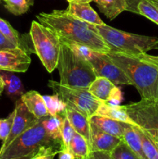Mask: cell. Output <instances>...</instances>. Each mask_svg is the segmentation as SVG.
<instances>
[{"label":"cell","mask_w":158,"mask_h":159,"mask_svg":"<svg viewBox=\"0 0 158 159\" xmlns=\"http://www.w3.org/2000/svg\"><path fill=\"white\" fill-rule=\"evenodd\" d=\"M37 18L39 23L54 31L60 41L79 43L96 52L108 53L111 51L99 34L95 25L73 16L66 9L40 12Z\"/></svg>","instance_id":"6da1fadb"},{"label":"cell","mask_w":158,"mask_h":159,"mask_svg":"<svg viewBox=\"0 0 158 159\" xmlns=\"http://www.w3.org/2000/svg\"><path fill=\"white\" fill-rule=\"evenodd\" d=\"M133 82L143 99H156L158 83V56L110 51L106 53Z\"/></svg>","instance_id":"7a4b0ae2"},{"label":"cell","mask_w":158,"mask_h":159,"mask_svg":"<svg viewBox=\"0 0 158 159\" xmlns=\"http://www.w3.org/2000/svg\"><path fill=\"white\" fill-rule=\"evenodd\" d=\"M57 68L59 82L67 86L88 88L97 78L90 62L62 42Z\"/></svg>","instance_id":"3957f363"},{"label":"cell","mask_w":158,"mask_h":159,"mask_svg":"<svg viewBox=\"0 0 158 159\" xmlns=\"http://www.w3.org/2000/svg\"><path fill=\"white\" fill-rule=\"evenodd\" d=\"M111 51L129 54H143L158 50V37L131 34L108 26H95Z\"/></svg>","instance_id":"277c9868"},{"label":"cell","mask_w":158,"mask_h":159,"mask_svg":"<svg viewBox=\"0 0 158 159\" xmlns=\"http://www.w3.org/2000/svg\"><path fill=\"white\" fill-rule=\"evenodd\" d=\"M44 118V117H43ZM15 138L6 148L0 152V159H13L36 153L41 148L55 146L62 148V144L51 139L46 134L43 120Z\"/></svg>","instance_id":"5b68a950"},{"label":"cell","mask_w":158,"mask_h":159,"mask_svg":"<svg viewBox=\"0 0 158 159\" xmlns=\"http://www.w3.org/2000/svg\"><path fill=\"white\" fill-rule=\"evenodd\" d=\"M29 37L33 45L34 52L37 54L46 71L53 72L58 63L60 42L58 36L53 30L39 22L33 21Z\"/></svg>","instance_id":"8992f818"},{"label":"cell","mask_w":158,"mask_h":159,"mask_svg":"<svg viewBox=\"0 0 158 159\" xmlns=\"http://www.w3.org/2000/svg\"><path fill=\"white\" fill-rule=\"evenodd\" d=\"M48 87L58 95L67 106L82 113L88 120L96 114L98 108L102 101L96 99L88 91V88H76L62 85L59 82L50 80Z\"/></svg>","instance_id":"52a82bcc"},{"label":"cell","mask_w":158,"mask_h":159,"mask_svg":"<svg viewBox=\"0 0 158 159\" xmlns=\"http://www.w3.org/2000/svg\"><path fill=\"white\" fill-rule=\"evenodd\" d=\"M135 126L158 142V100L143 99L124 106Z\"/></svg>","instance_id":"ba28073f"},{"label":"cell","mask_w":158,"mask_h":159,"mask_svg":"<svg viewBox=\"0 0 158 159\" xmlns=\"http://www.w3.org/2000/svg\"><path fill=\"white\" fill-rule=\"evenodd\" d=\"M85 57L90 62L97 77L106 78L116 85H133V82L106 53L96 52L90 49Z\"/></svg>","instance_id":"9c48e42d"},{"label":"cell","mask_w":158,"mask_h":159,"mask_svg":"<svg viewBox=\"0 0 158 159\" xmlns=\"http://www.w3.org/2000/svg\"><path fill=\"white\" fill-rule=\"evenodd\" d=\"M15 112L12 130L6 141H3L1 148H0V152L4 150L19 135L21 134L27 129L30 128L40 120V119H37L28 110L21 99H19L16 101Z\"/></svg>","instance_id":"30bf717a"},{"label":"cell","mask_w":158,"mask_h":159,"mask_svg":"<svg viewBox=\"0 0 158 159\" xmlns=\"http://www.w3.org/2000/svg\"><path fill=\"white\" fill-rule=\"evenodd\" d=\"M31 63L27 51L15 48L0 51V70L9 72H26Z\"/></svg>","instance_id":"8fae6325"},{"label":"cell","mask_w":158,"mask_h":159,"mask_svg":"<svg viewBox=\"0 0 158 159\" xmlns=\"http://www.w3.org/2000/svg\"><path fill=\"white\" fill-rule=\"evenodd\" d=\"M90 137H91V143H90L91 152H111L122 141V138L105 133L91 123H90Z\"/></svg>","instance_id":"7c38bea8"},{"label":"cell","mask_w":158,"mask_h":159,"mask_svg":"<svg viewBox=\"0 0 158 159\" xmlns=\"http://www.w3.org/2000/svg\"><path fill=\"white\" fill-rule=\"evenodd\" d=\"M67 12L73 16L95 26L105 24L89 3H69Z\"/></svg>","instance_id":"4fadbf2b"},{"label":"cell","mask_w":158,"mask_h":159,"mask_svg":"<svg viewBox=\"0 0 158 159\" xmlns=\"http://www.w3.org/2000/svg\"><path fill=\"white\" fill-rule=\"evenodd\" d=\"M89 122L105 133L122 139L125 127L129 124L97 114L93 115L89 119Z\"/></svg>","instance_id":"5bb4252c"},{"label":"cell","mask_w":158,"mask_h":159,"mask_svg":"<svg viewBox=\"0 0 158 159\" xmlns=\"http://www.w3.org/2000/svg\"><path fill=\"white\" fill-rule=\"evenodd\" d=\"M29 112L37 119H42L49 116L43 97L36 91L25 93L20 97Z\"/></svg>","instance_id":"9a60e30c"},{"label":"cell","mask_w":158,"mask_h":159,"mask_svg":"<svg viewBox=\"0 0 158 159\" xmlns=\"http://www.w3.org/2000/svg\"><path fill=\"white\" fill-rule=\"evenodd\" d=\"M64 114L74 130L86 139L90 147L91 137H90L89 120L82 113H79L78 111L69 106H66Z\"/></svg>","instance_id":"2e32d148"},{"label":"cell","mask_w":158,"mask_h":159,"mask_svg":"<svg viewBox=\"0 0 158 159\" xmlns=\"http://www.w3.org/2000/svg\"><path fill=\"white\" fill-rule=\"evenodd\" d=\"M96 114L135 126L133 121L127 114L124 106H112L108 102H103L98 108Z\"/></svg>","instance_id":"e0dca14e"},{"label":"cell","mask_w":158,"mask_h":159,"mask_svg":"<svg viewBox=\"0 0 158 159\" xmlns=\"http://www.w3.org/2000/svg\"><path fill=\"white\" fill-rule=\"evenodd\" d=\"M115 86L116 85L106 78L97 77L88 87V91L96 99L107 102Z\"/></svg>","instance_id":"ac0fdd59"},{"label":"cell","mask_w":158,"mask_h":159,"mask_svg":"<svg viewBox=\"0 0 158 159\" xmlns=\"http://www.w3.org/2000/svg\"><path fill=\"white\" fill-rule=\"evenodd\" d=\"M99 10L110 20L126 11L125 0H94Z\"/></svg>","instance_id":"d6986e66"},{"label":"cell","mask_w":158,"mask_h":159,"mask_svg":"<svg viewBox=\"0 0 158 159\" xmlns=\"http://www.w3.org/2000/svg\"><path fill=\"white\" fill-rule=\"evenodd\" d=\"M122 140L137 155L139 159H147L143 149L142 141L136 126L127 124L124 130Z\"/></svg>","instance_id":"ffe728a7"},{"label":"cell","mask_w":158,"mask_h":159,"mask_svg":"<svg viewBox=\"0 0 158 159\" xmlns=\"http://www.w3.org/2000/svg\"><path fill=\"white\" fill-rule=\"evenodd\" d=\"M64 113L57 114L55 116H46L43 120V124L46 134L50 138L56 142L62 144L61 141V128L63 125V120L64 118Z\"/></svg>","instance_id":"44dd1931"},{"label":"cell","mask_w":158,"mask_h":159,"mask_svg":"<svg viewBox=\"0 0 158 159\" xmlns=\"http://www.w3.org/2000/svg\"><path fill=\"white\" fill-rule=\"evenodd\" d=\"M4 83V90L6 94L14 99L17 97H21L24 92V88L20 78L12 73L3 72L0 74Z\"/></svg>","instance_id":"7402d4cb"},{"label":"cell","mask_w":158,"mask_h":159,"mask_svg":"<svg viewBox=\"0 0 158 159\" xmlns=\"http://www.w3.org/2000/svg\"><path fill=\"white\" fill-rule=\"evenodd\" d=\"M69 151L75 159H85L91 153L88 141L82 135L76 131L70 143Z\"/></svg>","instance_id":"603a6c76"},{"label":"cell","mask_w":158,"mask_h":159,"mask_svg":"<svg viewBox=\"0 0 158 159\" xmlns=\"http://www.w3.org/2000/svg\"><path fill=\"white\" fill-rule=\"evenodd\" d=\"M0 31L2 34L17 48L26 51V40L23 35H20L6 20L0 17Z\"/></svg>","instance_id":"cb8c5ba5"},{"label":"cell","mask_w":158,"mask_h":159,"mask_svg":"<svg viewBox=\"0 0 158 159\" xmlns=\"http://www.w3.org/2000/svg\"><path fill=\"white\" fill-rule=\"evenodd\" d=\"M142 141L143 149L147 159H158V147L153 139L147 133L136 127Z\"/></svg>","instance_id":"d4e9b609"},{"label":"cell","mask_w":158,"mask_h":159,"mask_svg":"<svg viewBox=\"0 0 158 159\" xmlns=\"http://www.w3.org/2000/svg\"><path fill=\"white\" fill-rule=\"evenodd\" d=\"M4 2L5 8L15 16L26 13L34 4V0H4Z\"/></svg>","instance_id":"484cf974"},{"label":"cell","mask_w":158,"mask_h":159,"mask_svg":"<svg viewBox=\"0 0 158 159\" xmlns=\"http://www.w3.org/2000/svg\"><path fill=\"white\" fill-rule=\"evenodd\" d=\"M43 97L49 115L55 116L64 113L67 105L60 99L58 95L54 93L53 96H43Z\"/></svg>","instance_id":"4316f807"},{"label":"cell","mask_w":158,"mask_h":159,"mask_svg":"<svg viewBox=\"0 0 158 159\" xmlns=\"http://www.w3.org/2000/svg\"><path fill=\"white\" fill-rule=\"evenodd\" d=\"M139 15L147 17L158 25V8L149 0H141L138 5Z\"/></svg>","instance_id":"83f0119b"},{"label":"cell","mask_w":158,"mask_h":159,"mask_svg":"<svg viewBox=\"0 0 158 159\" xmlns=\"http://www.w3.org/2000/svg\"><path fill=\"white\" fill-rule=\"evenodd\" d=\"M113 159H139L134 152L122 139L119 144L111 152Z\"/></svg>","instance_id":"f1b7e54d"},{"label":"cell","mask_w":158,"mask_h":159,"mask_svg":"<svg viewBox=\"0 0 158 159\" xmlns=\"http://www.w3.org/2000/svg\"><path fill=\"white\" fill-rule=\"evenodd\" d=\"M75 130L70 124L69 120L66 116H64L63 120V125L61 128V141L62 148L61 150H69V145L71 139L74 136Z\"/></svg>","instance_id":"f546056e"},{"label":"cell","mask_w":158,"mask_h":159,"mask_svg":"<svg viewBox=\"0 0 158 159\" xmlns=\"http://www.w3.org/2000/svg\"><path fill=\"white\" fill-rule=\"evenodd\" d=\"M15 110L4 119H0V140L5 141L10 134L13 124L14 116H15Z\"/></svg>","instance_id":"4dcf8cb0"},{"label":"cell","mask_w":158,"mask_h":159,"mask_svg":"<svg viewBox=\"0 0 158 159\" xmlns=\"http://www.w3.org/2000/svg\"><path fill=\"white\" fill-rule=\"evenodd\" d=\"M61 150L60 148L55 146L43 147L30 159H54V156Z\"/></svg>","instance_id":"1f68e13d"},{"label":"cell","mask_w":158,"mask_h":159,"mask_svg":"<svg viewBox=\"0 0 158 159\" xmlns=\"http://www.w3.org/2000/svg\"><path fill=\"white\" fill-rule=\"evenodd\" d=\"M122 100V92H121V89L116 86L114 87V89L112 91L111 94H110L109 98H108V101L106 102L111 104L112 106H119L120 105L121 102Z\"/></svg>","instance_id":"d6a6232c"},{"label":"cell","mask_w":158,"mask_h":159,"mask_svg":"<svg viewBox=\"0 0 158 159\" xmlns=\"http://www.w3.org/2000/svg\"><path fill=\"white\" fill-rule=\"evenodd\" d=\"M17 48L16 46L11 43L0 31V51H6V50L13 49Z\"/></svg>","instance_id":"836d02e7"},{"label":"cell","mask_w":158,"mask_h":159,"mask_svg":"<svg viewBox=\"0 0 158 159\" xmlns=\"http://www.w3.org/2000/svg\"><path fill=\"white\" fill-rule=\"evenodd\" d=\"M141 0H125L126 2V11L133 12V13L139 14L138 11V5Z\"/></svg>","instance_id":"e575fe53"},{"label":"cell","mask_w":158,"mask_h":159,"mask_svg":"<svg viewBox=\"0 0 158 159\" xmlns=\"http://www.w3.org/2000/svg\"><path fill=\"white\" fill-rule=\"evenodd\" d=\"M94 159H113L111 152H91Z\"/></svg>","instance_id":"d590c367"},{"label":"cell","mask_w":158,"mask_h":159,"mask_svg":"<svg viewBox=\"0 0 158 159\" xmlns=\"http://www.w3.org/2000/svg\"><path fill=\"white\" fill-rule=\"evenodd\" d=\"M59 159H75L69 150H60L58 153Z\"/></svg>","instance_id":"8d00e7d4"},{"label":"cell","mask_w":158,"mask_h":159,"mask_svg":"<svg viewBox=\"0 0 158 159\" xmlns=\"http://www.w3.org/2000/svg\"><path fill=\"white\" fill-rule=\"evenodd\" d=\"M69 3H90L91 1L94 0H67Z\"/></svg>","instance_id":"74e56055"},{"label":"cell","mask_w":158,"mask_h":159,"mask_svg":"<svg viewBox=\"0 0 158 159\" xmlns=\"http://www.w3.org/2000/svg\"><path fill=\"white\" fill-rule=\"evenodd\" d=\"M3 91H4V83H3L1 75H0V95L2 94Z\"/></svg>","instance_id":"f35d334b"},{"label":"cell","mask_w":158,"mask_h":159,"mask_svg":"<svg viewBox=\"0 0 158 159\" xmlns=\"http://www.w3.org/2000/svg\"><path fill=\"white\" fill-rule=\"evenodd\" d=\"M36 153H37V152H36ZM36 153L31 154V155H27V156H25V157H22V158H13V159H30L31 158H32L33 156L34 155H35Z\"/></svg>","instance_id":"ab89813d"},{"label":"cell","mask_w":158,"mask_h":159,"mask_svg":"<svg viewBox=\"0 0 158 159\" xmlns=\"http://www.w3.org/2000/svg\"><path fill=\"white\" fill-rule=\"evenodd\" d=\"M150 2H151L154 6H156L158 8V0H149Z\"/></svg>","instance_id":"60d3db41"},{"label":"cell","mask_w":158,"mask_h":159,"mask_svg":"<svg viewBox=\"0 0 158 159\" xmlns=\"http://www.w3.org/2000/svg\"><path fill=\"white\" fill-rule=\"evenodd\" d=\"M87 158H88V159H94V158H93V156H92V155H91V153L89 154V155H88V157H87Z\"/></svg>","instance_id":"b9f144b4"},{"label":"cell","mask_w":158,"mask_h":159,"mask_svg":"<svg viewBox=\"0 0 158 159\" xmlns=\"http://www.w3.org/2000/svg\"><path fill=\"white\" fill-rule=\"evenodd\" d=\"M158 100V83H157V86H156V99Z\"/></svg>","instance_id":"7bdbcfd3"},{"label":"cell","mask_w":158,"mask_h":159,"mask_svg":"<svg viewBox=\"0 0 158 159\" xmlns=\"http://www.w3.org/2000/svg\"><path fill=\"white\" fill-rule=\"evenodd\" d=\"M153 141H154V140H153ZM154 142L155 143H156V146H157V147H158V142H157V141H154Z\"/></svg>","instance_id":"ee69618b"},{"label":"cell","mask_w":158,"mask_h":159,"mask_svg":"<svg viewBox=\"0 0 158 159\" xmlns=\"http://www.w3.org/2000/svg\"><path fill=\"white\" fill-rule=\"evenodd\" d=\"M85 159H88V158H85Z\"/></svg>","instance_id":"f6af8a7d"},{"label":"cell","mask_w":158,"mask_h":159,"mask_svg":"<svg viewBox=\"0 0 158 159\" xmlns=\"http://www.w3.org/2000/svg\"><path fill=\"white\" fill-rule=\"evenodd\" d=\"M2 1H4V0H2Z\"/></svg>","instance_id":"bcb514c9"},{"label":"cell","mask_w":158,"mask_h":159,"mask_svg":"<svg viewBox=\"0 0 158 159\" xmlns=\"http://www.w3.org/2000/svg\"><path fill=\"white\" fill-rule=\"evenodd\" d=\"M2 1V0H0V2H1Z\"/></svg>","instance_id":"7dc6e473"}]
</instances>
